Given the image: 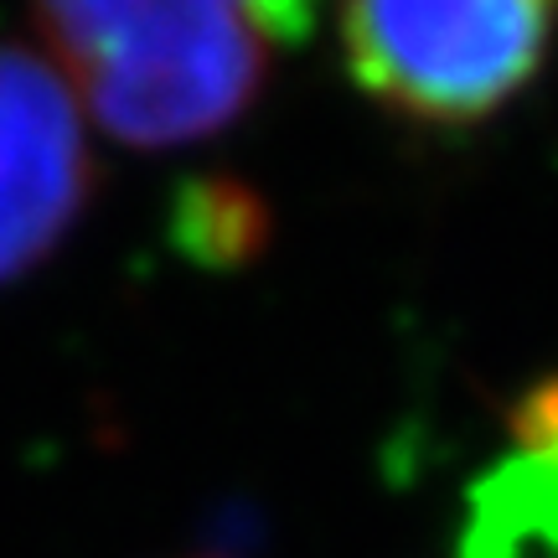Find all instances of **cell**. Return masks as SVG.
Instances as JSON below:
<instances>
[{
  "label": "cell",
  "mask_w": 558,
  "mask_h": 558,
  "mask_svg": "<svg viewBox=\"0 0 558 558\" xmlns=\"http://www.w3.org/2000/svg\"><path fill=\"white\" fill-rule=\"evenodd\" d=\"M290 11L68 0L37 11V47L73 88L83 120L124 145H192L254 104Z\"/></svg>",
  "instance_id": "obj_1"
},
{
  "label": "cell",
  "mask_w": 558,
  "mask_h": 558,
  "mask_svg": "<svg viewBox=\"0 0 558 558\" xmlns=\"http://www.w3.org/2000/svg\"><path fill=\"white\" fill-rule=\"evenodd\" d=\"M347 73L388 114L471 130L518 104L558 47L554 0H367L337 21Z\"/></svg>",
  "instance_id": "obj_2"
},
{
  "label": "cell",
  "mask_w": 558,
  "mask_h": 558,
  "mask_svg": "<svg viewBox=\"0 0 558 558\" xmlns=\"http://www.w3.org/2000/svg\"><path fill=\"white\" fill-rule=\"evenodd\" d=\"M88 120L41 47L0 41V284L32 275L88 207Z\"/></svg>",
  "instance_id": "obj_3"
},
{
  "label": "cell",
  "mask_w": 558,
  "mask_h": 558,
  "mask_svg": "<svg viewBox=\"0 0 558 558\" xmlns=\"http://www.w3.org/2000/svg\"><path fill=\"white\" fill-rule=\"evenodd\" d=\"M558 558V373L538 378L507 418V450L471 486L465 558Z\"/></svg>",
  "instance_id": "obj_4"
},
{
  "label": "cell",
  "mask_w": 558,
  "mask_h": 558,
  "mask_svg": "<svg viewBox=\"0 0 558 558\" xmlns=\"http://www.w3.org/2000/svg\"><path fill=\"white\" fill-rule=\"evenodd\" d=\"M186 218L202 222L197 239H192V248H197L202 259H218L222 248H228V254H243V248L254 243V218H259V207L243 197V192L207 186L197 207H186Z\"/></svg>",
  "instance_id": "obj_5"
}]
</instances>
